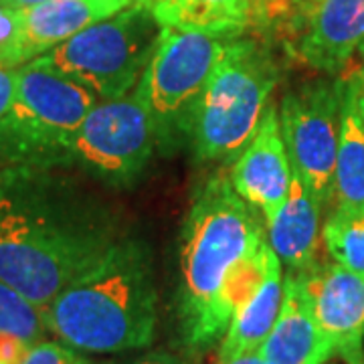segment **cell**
I'll return each mask as SVG.
<instances>
[{"label": "cell", "mask_w": 364, "mask_h": 364, "mask_svg": "<svg viewBox=\"0 0 364 364\" xmlns=\"http://www.w3.org/2000/svg\"><path fill=\"white\" fill-rule=\"evenodd\" d=\"M61 170H0V279L41 312L119 239L109 208Z\"/></svg>", "instance_id": "6da1fadb"}, {"label": "cell", "mask_w": 364, "mask_h": 364, "mask_svg": "<svg viewBox=\"0 0 364 364\" xmlns=\"http://www.w3.org/2000/svg\"><path fill=\"white\" fill-rule=\"evenodd\" d=\"M272 253L265 221L229 176L215 174L196 191L181 239V320L191 348L205 350L223 340Z\"/></svg>", "instance_id": "7a4b0ae2"}, {"label": "cell", "mask_w": 364, "mask_h": 364, "mask_svg": "<svg viewBox=\"0 0 364 364\" xmlns=\"http://www.w3.org/2000/svg\"><path fill=\"white\" fill-rule=\"evenodd\" d=\"M156 304L150 251L140 239L119 237L43 318L51 334L77 352L116 354L152 344Z\"/></svg>", "instance_id": "3957f363"}, {"label": "cell", "mask_w": 364, "mask_h": 364, "mask_svg": "<svg viewBox=\"0 0 364 364\" xmlns=\"http://www.w3.org/2000/svg\"><path fill=\"white\" fill-rule=\"evenodd\" d=\"M277 79L273 57L255 41H227L219 63L182 124L195 156L203 162L239 156L257 132Z\"/></svg>", "instance_id": "277c9868"}, {"label": "cell", "mask_w": 364, "mask_h": 364, "mask_svg": "<svg viewBox=\"0 0 364 364\" xmlns=\"http://www.w3.org/2000/svg\"><path fill=\"white\" fill-rule=\"evenodd\" d=\"M100 100L33 59L16 67V87L0 117V170L11 166H71V148Z\"/></svg>", "instance_id": "5b68a950"}, {"label": "cell", "mask_w": 364, "mask_h": 364, "mask_svg": "<svg viewBox=\"0 0 364 364\" xmlns=\"http://www.w3.org/2000/svg\"><path fill=\"white\" fill-rule=\"evenodd\" d=\"M160 33L162 26L152 11L134 2L37 59L90 90L100 102H109L126 97L138 87Z\"/></svg>", "instance_id": "8992f818"}, {"label": "cell", "mask_w": 364, "mask_h": 364, "mask_svg": "<svg viewBox=\"0 0 364 364\" xmlns=\"http://www.w3.org/2000/svg\"><path fill=\"white\" fill-rule=\"evenodd\" d=\"M229 39L162 26L154 55L134 95L152 119L156 140L170 142L198 93L207 85Z\"/></svg>", "instance_id": "52a82bcc"}, {"label": "cell", "mask_w": 364, "mask_h": 364, "mask_svg": "<svg viewBox=\"0 0 364 364\" xmlns=\"http://www.w3.org/2000/svg\"><path fill=\"white\" fill-rule=\"evenodd\" d=\"M342 100L344 81H314L287 91L277 107L291 172L322 207L334 196Z\"/></svg>", "instance_id": "ba28073f"}, {"label": "cell", "mask_w": 364, "mask_h": 364, "mask_svg": "<svg viewBox=\"0 0 364 364\" xmlns=\"http://www.w3.org/2000/svg\"><path fill=\"white\" fill-rule=\"evenodd\" d=\"M156 144L152 119L134 93L97 102L75 136L71 166L109 186H130L144 174Z\"/></svg>", "instance_id": "9c48e42d"}, {"label": "cell", "mask_w": 364, "mask_h": 364, "mask_svg": "<svg viewBox=\"0 0 364 364\" xmlns=\"http://www.w3.org/2000/svg\"><path fill=\"white\" fill-rule=\"evenodd\" d=\"M291 178L294 172L279 128V112L269 104L251 142L235 160L229 181L237 195L259 210L267 225L284 205Z\"/></svg>", "instance_id": "30bf717a"}, {"label": "cell", "mask_w": 364, "mask_h": 364, "mask_svg": "<svg viewBox=\"0 0 364 364\" xmlns=\"http://www.w3.org/2000/svg\"><path fill=\"white\" fill-rule=\"evenodd\" d=\"M294 33V51L306 65L342 73L364 43V0H316Z\"/></svg>", "instance_id": "8fae6325"}, {"label": "cell", "mask_w": 364, "mask_h": 364, "mask_svg": "<svg viewBox=\"0 0 364 364\" xmlns=\"http://www.w3.org/2000/svg\"><path fill=\"white\" fill-rule=\"evenodd\" d=\"M314 318L334 356L360 346L364 336V275L338 263L304 273Z\"/></svg>", "instance_id": "7c38bea8"}, {"label": "cell", "mask_w": 364, "mask_h": 364, "mask_svg": "<svg viewBox=\"0 0 364 364\" xmlns=\"http://www.w3.org/2000/svg\"><path fill=\"white\" fill-rule=\"evenodd\" d=\"M136 0H51L21 13V65L49 53L87 26L126 11Z\"/></svg>", "instance_id": "4fadbf2b"}, {"label": "cell", "mask_w": 364, "mask_h": 364, "mask_svg": "<svg viewBox=\"0 0 364 364\" xmlns=\"http://www.w3.org/2000/svg\"><path fill=\"white\" fill-rule=\"evenodd\" d=\"M259 354L272 364H326L334 356L316 324L304 273L284 275L282 310Z\"/></svg>", "instance_id": "5bb4252c"}, {"label": "cell", "mask_w": 364, "mask_h": 364, "mask_svg": "<svg viewBox=\"0 0 364 364\" xmlns=\"http://www.w3.org/2000/svg\"><path fill=\"white\" fill-rule=\"evenodd\" d=\"M320 208L322 205L294 174L284 205L265 225L269 245L289 273H308L318 267Z\"/></svg>", "instance_id": "9a60e30c"}, {"label": "cell", "mask_w": 364, "mask_h": 364, "mask_svg": "<svg viewBox=\"0 0 364 364\" xmlns=\"http://www.w3.org/2000/svg\"><path fill=\"white\" fill-rule=\"evenodd\" d=\"M284 299V265L273 251L265 272L251 298L235 312L221 340L217 363H227L241 354L259 352L282 310Z\"/></svg>", "instance_id": "2e32d148"}, {"label": "cell", "mask_w": 364, "mask_h": 364, "mask_svg": "<svg viewBox=\"0 0 364 364\" xmlns=\"http://www.w3.org/2000/svg\"><path fill=\"white\" fill-rule=\"evenodd\" d=\"M150 11L160 26L223 39L239 37L257 23V0H156Z\"/></svg>", "instance_id": "e0dca14e"}, {"label": "cell", "mask_w": 364, "mask_h": 364, "mask_svg": "<svg viewBox=\"0 0 364 364\" xmlns=\"http://www.w3.org/2000/svg\"><path fill=\"white\" fill-rule=\"evenodd\" d=\"M334 196L342 210H364V122L356 105L354 79L344 83Z\"/></svg>", "instance_id": "ac0fdd59"}, {"label": "cell", "mask_w": 364, "mask_h": 364, "mask_svg": "<svg viewBox=\"0 0 364 364\" xmlns=\"http://www.w3.org/2000/svg\"><path fill=\"white\" fill-rule=\"evenodd\" d=\"M322 241L334 263L364 275V210H342L326 221Z\"/></svg>", "instance_id": "d6986e66"}, {"label": "cell", "mask_w": 364, "mask_h": 364, "mask_svg": "<svg viewBox=\"0 0 364 364\" xmlns=\"http://www.w3.org/2000/svg\"><path fill=\"white\" fill-rule=\"evenodd\" d=\"M0 332L13 334L28 342L31 346L45 340L49 332L43 312L14 287L0 279Z\"/></svg>", "instance_id": "ffe728a7"}, {"label": "cell", "mask_w": 364, "mask_h": 364, "mask_svg": "<svg viewBox=\"0 0 364 364\" xmlns=\"http://www.w3.org/2000/svg\"><path fill=\"white\" fill-rule=\"evenodd\" d=\"M18 43H21V13L0 6V65L11 69L21 67Z\"/></svg>", "instance_id": "44dd1931"}, {"label": "cell", "mask_w": 364, "mask_h": 364, "mask_svg": "<svg viewBox=\"0 0 364 364\" xmlns=\"http://www.w3.org/2000/svg\"><path fill=\"white\" fill-rule=\"evenodd\" d=\"M87 358H83L75 348L67 346L65 342L57 340H41L31 346L26 354L25 364H85Z\"/></svg>", "instance_id": "7402d4cb"}, {"label": "cell", "mask_w": 364, "mask_h": 364, "mask_svg": "<svg viewBox=\"0 0 364 364\" xmlns=\"http://www.w3.org/2000/svg\"><path fill=\"white\" fill-rule=\"evenodd\" d=\"M31 344L13 334L0 332V364H25Z\"/></svg>", "instance_id": "603a6c76"}, {"label": "cell", "mask_w": 364, "mask_h": 364, "mask_svg": "<svg viewBox=\"0 0 364 364\" xmlns=\"http://www.w3.org/2000/svg\"><path fill=\"white\" fill-rule=\"evenodd\" d=\"M14 87H16V69L0 65V117L6 114L14 97Z\"/></svg>", "instance_id": "cb8c5ba5"}, {"label": "cell", "mask_w": 364, "mask_h": 364, "mask_svg": "<svg viewBox=\"0 0 364 364\" xmlns=\"http://www.w3.org/2000/svg\"><path fill=\"white\" fill-rule=\"evenodd\" d=\"M132 364H193L191 360L176 356L172 352H150V354H144L140 358H136Z\"/></svg>", "instance_id": "d4e9b609"}, {"label": "cell", "mask_w": 364, "mask_h": 364, "mask_svg": "<svg viewBox=\"0 0 364 364\" xmlns=\"http://www.w3.org/2000/svg\"><path fill=\"white\" fill-rule=\"evenodd\" d=\"M340 358L344 360V364H364V352L363 344L360 346H352V348H346L338 354Z\"/></svg>", "instance_id": "484cf974"}, {"label": "cell", "mask_w": 364, "mask_h": 364, "mask_svg": "<svg viewBox=\"0 0 364 364\" xmlns=\"http://www.w3.org/2000/svg\"><path fill=\"white\" fill-rule=\"evenodd\" d=\"M217 364H272L269 360H265L259 352H249V354H241L237 358H231L227 363H217Z\"/></svg>", "instance_id": "4316f807"}, {"label": "cell", "mask_w": 364, "mask_h": 364, "mask_svg": "<svg viewBox=\"0 0 364 364\" xmlns=\"http://www.w3.org/2000/svg\"><path fill=\"white\" fill-rule=\"evenodd\" d=\"M43 2H51V0H0V6L4 9H13V11H23V9H31Z\"/></svg>", "instance_id": "83f0119b"}, {"label": "cell", "mask_w": 364, "mask_h": 364, "mask_svg": "<svg viewBox=\"0 0 364 364\" xmlns=\"http://www.w3.org/2000/svg\"><path fill=\"white\" fill-rule=\"evenodd\" d=\"M354 85H356V105H358V114L363 117L364 122V77L354 79Z\"/></svg>", "instance_id": "f1b7e54d"}, {"label": "cell", "mask_w": 364, "mask_h": 364, "mask_svg": "<svg viewBox=\"0 0 364 364\" xmlns=\"http://www.w3.org/2000/svg\"><path fill=\"white\" fill-rule=\"evenodd\" d=\"M136 2H140V4H144V6H148V9H150L156 0H136Z\"/></svg>", "instance_id": "f546056e"}, {"label": "cell", "mask_w": 364, "mask_h": 364, "mask_svg": "<svg viewBox=\"0 0 364 364\" xmlns=\"http://www.w3.org/2000/svg\"><path fill=\"white\" fill-rule=\"evenodd\" d=\"M360 53H363V57H364V43H363V47H360Z\"/></svg>", "instance_id": "4dcf8cb0"}, {"label": "cell", "mask_w": 364, "mask_h": 364, "mask_svg": "<svg viewBox=\"0 0 364 364\" xmlns=\"http://www.w3.org/2000/svg\"><path fill=\"white\" fill-rule=\"evenodd\" d=\"M85 364H93V363H91V360H87V363H85Z\"/></svg>", "instance_id": "1f68e13d"}, {"label": "cell", "mask_w": 364, "mask_h": 364, "mask_svg": "<svg viewBox=\"0 0 364 364\" xmlns=\"http://www.w3.org/2000/svg\"><path fill=\"white\" fill-rule=\"evenodd\" d=\"M326 364H328V363H326Z\"/></svg>", "instance_id": "d6a6232c"}]
</instances>
